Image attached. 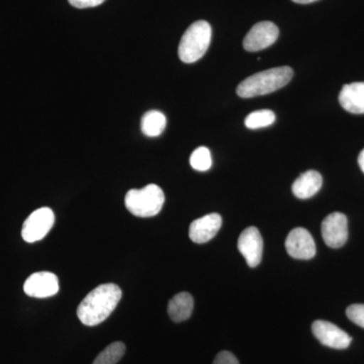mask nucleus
Masks as SVG:
<instances>
[{"instance_id": "obj_15", "label": "nucleus", "mask_w": 364, "mask_h": 364, "mask_svg": "<svg viewBox=\"0 0 364 364\" xmlns=\"http://www.w3.org/2000/svg\"><path fill=\"white\" fill-rule=\"evenodd\" d=\"M193 298L191 294L182 291L176 294L168 303V315L173 322L181 323L188 320L193 311Z\"/></svg>"}, {"instance_id": "obj_21", "label": "nucleus", "mask_w": 364, "mask_h": 364, "mask_svg": "<svg viewBox=\"0 0 364 364\" xmlns=\"http://www.w3.org/2000/svg\"><path fill=\"white\" fill-rule=\"evenodd\" d=\"M213 364H239V361L231 352L222 351L215 356Z\"/></svg>"}, {"instance_id": "obj_2", "label": "nucleus", "mask_w": 364, "mask_h": 364, "mask_svg": "<svg viewBox=\"0 0 364 364\" xmlns=\"http://www.w3.org/2000/svg\"><path fill=\"white\" fill-rule=\"evenodd\" d=\"M293 76V69L289 66L258 72L242 81L237 87V95L242 98L269 95L289 85Z\"/></svg>"}, {"instance_id": "obj_23", "label": "nucleus", "mask_w": 364, "mask_h": 364, "mask_svg": "<svg viewBox=\"0 0 364 364\" xmlns=\"http://www.w3.org/2000/svg\"><path fill=\"white\" fill-rule=\"evenodd\" d=\"M358 164L360 169L363 170L364 173V149L361 151L360 154L358 156Z\"/></svg>"}, {"instance_id": "obj_12", "label": "nucleus", "mask_w": 364, "mask_h": 364, "mask_svg": "<svg viewBox=\"0 0 364 364\" xmlns=\"http://www.w3.org/2000/svg\"><path fill=\"white\" fill-rule=\"evenodd\" d=\"M222 226V217L219 214L203 215L191 223L189 226V238L195 243L203 244L212 240Z\"/></svg>"}, {"instance_id": "obj_8", "label": "nucleus", "mask_w": 364, "mask_h": 364, "mask_svg": "<svg viewBox=\"0 0 364 364\" xmlns=\"http://www.w3.org/2000/svg\"><path fill=\"white\" fill-rule=\"evenodd\" d=\"M26 294L32 298L45 299L59 291V280L56 274L49 272L33 273L23 284Z\"/></svg>"}, {"instance_id": "obj_1", "label": "nucleus", "mask_w": 364, "mask_h": 364, "mask_svg": "<svg viewBox=\"0 0 364 364\" xmlns=\"http://www.w3.org/2000/svg\"><path fill=\"white\" fill-rule=\"evenodd\" d=\"M122 296V289L117 284H100L92 289L79 304V320L88 327L100 325L116 310L117 306L121 301Z\"/></svg>"}, {"instance_id": "obj_5", "label": "nucleus", "mask_w": 364, "mask_h": 364, "mask_svg": "<svg viewBox=\"0 0 364 364\" xmlns=\"http://www.w3.org/2000/svg\"><path fill=\"white\" fill-rule=\"evenodd\" d=\"M55 215L50 208H41L28 215L23 225L21 236L28 243L44 239L54 226Z\"/></svg>"}, {"instance_id": "obj_20", "label": "nucleus", "mask_w": 364, "mask_h": 364, "mask_svg": "<svg viewBox=\"0 0 364 364\" xmlns=\"http://www.w3.org/2000/svg\"><path fill=\"white\" fill-rule=\"evenodd\" d=\"M346 315L354 324L364 328V305L363 304L349 306L346 310Z\"/></svg>"}, {"instance_id": "obj_7", "label": "nucleus", "mask_w": 364, "mask_h": 364, "mask_svg": "<svg viewBox=\"0 0 364 364\" xmlns=\"http://www.w3.org/2000/svg\"><path fill=\"white\" fill-rule=\"evenodd\" d=\"M322 236L331 248H340L348 239V220L342 213H332L322 222Z\"/></svg>"}, {"instance_id": "obj_16", "label": "nucleus", "mask_w": 364, "mask_h": 364, "mask_svg": "<svg viewBox=\"0 0 364 364\" xmlns=\"http://www.w3.org/2000/svg\"><path fill=\"white\" fill-rule=\"evenodd\" d=\"M166 127V117L161 112L150 111L146 112L141 121V129L148 136L161 135Z\"/></svg>"}, {"instance_id": "obj_9", "label": "nucleus", "mask_w": 364, "mask_h": 364, "mask_svg": "<svg viewBox=\"0 0 364 364\" xmlns=\"http://www.w3.org/2000/svg\"><path fill=\"white\" fill-rule=\"evenodd\" d=\"M312 331L321 343L330 348L345 349L351 343V337L346 332L327 321H315Z\"/></svg>"}, {"instance_id": "obj_22", "label": "nucleus", "mask_w": 364, "mask_h": 364, "mask_svg": "<svg viewBox=\"0 0 364 364\" xmlns=\"http://www.w3.org/2000/svg\"><path fill=\"white\" fill-rule=\"evenodd\" d=\"M69 4L76 9H88L95 7L104 4L105 0H68Z\"/></svg>"}, {"instance_id": "obj_11", "label": "nucleus", "mask_w": 364, "mask_h": 364, "mask_svg": "<svg viewBox=\"0 0 364 364\" xmlns=\"http://www.w3.org/2000/svg\"><path fill=\"white\" fill-rule=\"evenodd\" d=\"M238 249L250 267L259 265L262 259L263 240L256 227H248L242 232L238 240Z\"/></svg>"}, {"instance_id": "obj_3", "label": "nucleus", "mask_w": 364, "mask_h": 364, "mask_svg": "<svg viewBox=\"0 0 364 364\" xmlns=\"http://www.w3.org/2000/svg\"><path fill=\"white\" fill-rule=\"evenodd\" d=\"M212 40V28L205 21H198L182 36L178 56L184 63H195L205 56Z\"/></svg>"}, {"instance_id": "obj_19", "label": "nucleus", "mask_w": 364, "mask_h": 364, "mask_svg": "<svg viewBox=\"0 0 364 364\" xmlns=\"http://www.w3.org/2000/svg\"><path fill=\"white\" fill-rule=\"evenodd\" d=\"M191 167L198 171H207L212 167V155L207 147H198L193 151L191 154Z\"/></svg>"}, {"instance_id": "obj_14", "label": "nucleus", "mask_w": 364, "mask_h": 364, "mask_svg": "<svg viewBox=\"0 0 364 364\" xmlns=\"http://www.w3.org/2000/svg\"><path fill=\"white\" fill-rule=\"evenodd\" d=\"M322 176L315 170H308L299 176L293 184V193L301 200L312 198L322 188Z\"/></svg>"}, {"instance_id": "obj_6", "label": "nucleus", "mask_w": 364, "mask_h": 364, "mask_svg": "<svg viewBox=\"0 0 364 364\" xmlns=\"http://www.w3.org/2000/svg\"><path fill=\"white\" fill-rule=\"evenodd\" d=\"M279 30L272 21H260L254 25L244 38L243 47L248 52L267 49L277 42Z\"/></svg>"}, {"instance_id": "obj_10", "label": "nucleus", "mask_w": 364, "mask_h": 364, "mask_svg": "<svg viewBox=\"0 0 364 364\" xmlns=\"http://www.w3.org/2000/svg\"><path fill=\"white\" fill-rule=\"evenodd\" d=\"M287 253L296 259H311L316 255V243L312 235L304 228H296L287 235Z\"/></svg>"}, {"instance_id": "obj_24", "label": "nucleus", "mask_w": 364, "mask_h": 364, "mask_svg": "<svg viewBox=\"0 0 364 364\" xmlns=\"http://www.w3.org/2000/svg\"><path fill=\"white\" fill-rule=\"evenodd\" d=\"M293 1L299 4H312V2L318 1V0H293Z\"/></svg>"}, {"instance_id": "obj_4", "label": "nucleus", "mask_w": 364, "mask_h": 364, "mask_svg": "<svg viewBox=\"0 0 364 364\" xmlns=\"http://www.w3.org/2000/svg\"><path fill=\"white\" fill-rule=\"evenodd\" d=\"M164 202V193L156 184H148L142 189H131L124 198L129 212L139 218H151L159 214Z\"/></svg>"}, {"instance_id": "obj_18", "label": "nucleus", "mask_w": 364, "mask_h": 364, "mask_svg": "<svg viewBox=\"0 0 364 364\" xmlns=\"http://www.w3.org/2000/svg\"><path fill=\"white\" fill-rule=\"evenodd\" d=\"M275 119H277V117L272 111L261 109V111L253 112L248 114L245 119V126L251 130L267 128V127L274 124Z\"/></svg>"}, {"instance_id": "obj_17", "label": "nucleus", "mask_w": 364, "mask_h": 364, "mask_svg": "<svg viewBox=\"0 0 364 364\" xmlns=\"http://www.w3.org/2000/svg\"><path fill=\"white\" fill-rule=\"evenodd\" d=\"M124 352L126 345L123 342H114L98 354L92 364H117L123 358Z\"/></svg>"}, {"instance_id": "obj_13", "label": "nucleus", "mask_w": 364, "mask_h": 364, "mask_svg": "<svg viewBox=\"0 0 364 364\" xmlns=\"http://www.w3.org/2000/svg\"><path fill=\"white\" fill-rule=\"evenodd\" d=\"M339 102L345 111L364 114V82L344 85L339 93Z\"/></svg>"}]
</instances>
